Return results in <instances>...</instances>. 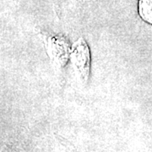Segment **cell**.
Masks as SVG:
<instances>
[{"label": "cell", "instance_id": "6da1fadb", "mask_svg": "<svg viewBox=\"0 0 152 152\" xmlns=\"http://www.w3.org/2000/svg\"><path fill=\"white\" fill-rule=\"evenodd\" d=\"M70 61L79 80L87 83L91 75V50L85 38L80 37L71 48Z\"/></svg>", "mask_w": 152, "mask_h": 152}, {"label": "cell", "instance_id": "7a4b0ae2", "mask_svg": "<svg viewBox=\"0 0 152 152\" xmlns=\"http://www.w3.org/2000/svg\"><path fill=\"white\" fill-rule=\"evenodd\" d=\"M72 46L64 37L55 35L48 40L47 50L53 65L58 69H64L70 60Z\"/></svg>", "mask_w": 152, "mask_h": 152}, {"label": "cell", "instance_id": "3957f363", "mask_svg": "<svg viewBox=\"0 0 152 152\" xmlns=\"http://www.w3.org/2000/svg\"><path fill=\"white\" fill-rule=\"evenodd\" d=\"M138 12L144 21L152 26V0H139Z\"/></svg>", "mask_w": 152, "mask_h": 152}]
</instances>
